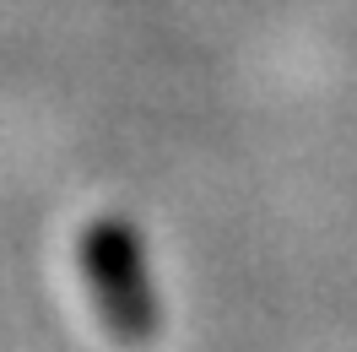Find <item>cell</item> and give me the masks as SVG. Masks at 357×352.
Returning <instances> with one entry per match:
<instances>
[{
    "label": "cell",
    "instance_id": "6da1fadb",
    "mask_svg": "<svg viewBox=\"0 0 357 352\" xmlns=\"http://www.w3.org/2000/svg\"><path fill=\"white\" fill-rule=\"evenodd\" d=\"M82 271H87L92 304L114 330V342L146 347L157 336V293L146 282L141 244L125 222H92L82 233Z\"/></svg>",
    "mask_w": 357,
    "mask_h": 352
}]
</instances>
